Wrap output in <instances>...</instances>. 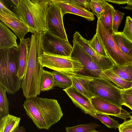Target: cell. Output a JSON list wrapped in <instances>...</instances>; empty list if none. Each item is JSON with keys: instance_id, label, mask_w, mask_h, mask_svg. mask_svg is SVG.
Instances as JSON below:
<instances>
[{"instance_id": "32", "label": "cell", "mask_w": 132, "mask_h": 132, "mask_svg": "<svg viewBox=\"0 0 132 132\" xmlns=\"http://www.w3.org/2000/svg\"><path fill=\"white\" fill-rule=\"evenodd\" d=\"M124 15V13L115 10L113 14L112 25V29L114 33L118 32V27Z\"/></svg>"}, {"instance_id": "9", "label": "cell", "mask_w": 132, "mask_h": 132, "mask_svg": "<svg viewBox=\"0 0 132 132\" xmlns=\"http://www.w3.org/2000/svg\"><path fill=\"white\" fill-rule=\"evenodd\" d=\"M72 43L73 49L71 56L77 58L83 66L84 69L94 77L106 80L118 87L106 76L102 69L79 44L73 39Z\"/></svg>"}, {"instance_id": "26", "label": "cell", "mask_w": 132, "mask_h": 132, "mask_svg": "<svg viewBox=\"0 0 132 132\" xmlns=\"http://www.w3.org/2000/svg\"><path fill=\"white\" fill-rule=\"evenodd\" d=\"M107 2L105 0H91L89 3V7L94 15L99 20Z\"/></svg>"}, {"instance_id": "31", "label": "cell", "mask_w": 132, "mask_h": 132, "mask_svg": "<svg viewBox=\"0 0 132 132\" xmlns=\"http://www.w3.org/2000/svg\"><path fill=\"white\" fill-rule=\"evenodd\" d=\"M121 92L124 105L129 108L132 111V87L127 89H121Z\"/></svg>"}, {"instance_id": "19", "label": "cell", "mask_w": 132, "mask_h": 132, "mask_svg": "<svg viewBox=\"0 0 132 132\" xmlns=\"http://www.w3.org/2000/svg\"><path fill=\"white\" fill-rule=\"evenodd\" d=\"M21 120L9 114L0 119V132H13L19 127Z\"/></svg>"}, {"instance_id": "39", "label": "cell", "mask_w": 132, "mask_h": 132, "mask_svg": "<svg viewBox=\"0 0 132 132\" xmlns=\"http://www.w3.org/2000/svg\"><path fill=\"white\" fill-rule=\"evenodd\" d=\"M121 7L124 9L131 10L132 11V0H129L126 6Z\"/></svg>"}, {"instance_id": "38", "label": "cell", "mask_w": 132, "mask_h": 132, "mask_svg": "<svg viewBox=\"0 0 132 132\" xmlns=\"http://www.w3.org/2000/svg\"><path fill=\"white\" fill-rule=\"evenodd\" d=\"M12 4L14 7L18 8L20 4L19 0H8Z\"/></svg>"}, {"instance_id": "35", "label": "cell", "mask_w": 132, "mask_h": 132, "mask_svg": "<svg viewBox=\"0 0 132 132\" xmlns=\"http://www.w3.org/2000/svg\"><path fill=\"white\" fill-rule=\"evenodd\" d=\"M64 2L71 3L83 7L90 11L89 3L90 0H62Z\"/></svg>"}, {"instance_id": "27", "label": "cell", "mask_w": 132, "mask_h": 132, "mask_svg": "<svg viewBox=\"0 0 132 132\" xmlns=\"http://www.w3.org/2000/svg\"><path fill=\"white\" fill-rule=\"evenodd\" d=\"M6 92V90L0 85V119L9 114V103Z\"/></svg>"}, {"instance_id": "30", "label": "cell", "mask_w": 132, "mask_h": 132, "mask_svg": "<svg viewBox=\"0 0 132 132\" xmlns=\"http://www.w3.org/2000/svg\"><path fill=\"white\" fill-rule=\"evenodd\" d=\"M97 119L108 127L116 129L120 125L118 121L111 118L108 115L96 112Z\"/></svg>"}, {"instance_id": "33", "label": "cell", "mask_w": 132, "mask_h": 132, "mask_svg": "<svg viewBox=\"0 0 132 132\" xmlns=\"http://www.w3.org/2000/svg\"><path fill=\"white\" fill-rule=\"evenodd\" d=\"M122 34L132 42V18L129 16H127L125 26Z\"/></svg>"}, {"instance_id": "22", "label": "cell", "mask_w": 132, "mask_h": 132, "mask_svg": "<svg viewBox=\"0 0 132 132\" xmlns=\"http://www.w3.org/2000/svg\"><path fill=\"white\" fill-rule=\"evenodd\" d=\"M115 10L113 6L107 2L99 20L101 23L108 30L112 29L113 15Z\"/></svg>"}, {"instance_id": "14", "label": "cell", "mask_w": 132, "mask_h": 132, "mask_svg": "<svg viewBox=\"0 0 132 132\" xmlns=\"http://www.w3.org/2000/svg\"><path fill=\"white\" fill-rule=\"evenodd\" d=\"M0 20L11 28L19 38L23 40L26 35L31 31L24 23L18 18L6 13H0Z\"/></svg>"}, {"instance_id": "29", "label": "cell", "mask_w": 132, "mask_h": 132, "mask_svg": "<svg viewBox=\"0 0 132 132\" xmlns=\"http://www.w3.org/2000/svg\"><path fill=\"white\" fill-rule=\"evenodd\" d=\"M100 126L98 124L95 123L80 125L71 127H67L66 132H91Z\"/></svg>"}, {"instance_id": "34", "label": "cell", "mask_w": 132, "mask_h": 132, "mask_svg": "<svg viewBox=\"0 0 132 132\" xmlns=\"http://www.w3.org/2000/svg\"><path fill=\"white\" fill-rule=\"evenodd\" d=\"M130 118L129 119L125 120L120 125L118 128L119 132H132V115Z\"/></svg>"}, {"instance_id": "20", "label": "cell", "mask_w": 132, "mask_h": 132, "mask_svg": "<svg viewBox=\"0 0 132 132\" xmlns=\"http://www.w3.org/2000/svg\"><path fill=\"white\" fill-rule=\"evenodd\" d=\"M112 36L121 50L126 54L132 56V42L121 32L117 33L113 32Z\"/></svg>"}, {"instance_id": "6", "label": "cell", "mask_w": 132, "mask_h": 132, "mask_svg": "<svg viewBox=\"0 0 132 132\" xmlns=\"http://www.w3.org/2000/svg\"><path fill=\"white\" fill-rule=\"evenodd\" d=\"M88 86L93 96L104 99L121 108L124 105L121 89L111 82L100 78L93 77Z\"/></svg>"}, {"instance_id": "21", "label": "cell", "mask_w": 132, "mask_h": 132, "mask_svg": "<svg viewBox=\"0 0 132 132\" xmlns=\"http://www.w3.org/2000/svg\"><path fill=\"white\" fill-rule=\"evenodd\" d=\"M50 72L54 78L55 87H58L65 89L72 86V79L64 73L55 71Z\"/></svg>"}, {"instance_id": "17", "label": "cell", "mask_w": 132, "mask_h": 132, "mask_svg": "<svg viewBox=\"0 0 132 132\" xmlns=\"http://www.w3.org/2000/svg\"><path fill=\"white\" fill-rule=\"evenodd\" d=\"M30 40L29 38L24 39L18 45V75L22 79L26 71Z\"/></svg>"}, {"instance_id": "11", "label": "cell", "mask_w": 132, "mask_h": 132, "mask_svg": "<svg viewBox=\"0 0 132 132\" xmlns=\"http://www.w3.org/2000/svg\"><path fill=\"white\" fill-rule=\"evenodd\" d=\"M96 112L114 116L125 120L130 118V113L110 102L97 96L90 99Z\"/></svg>"}, {"instance_id": "2", "label": "cell", "mask_w": 132, "mask_h": 132, "mask_svg": "<svg viewBox=\"0 0 132 132\" xmlns=\"http://www.w3.org/2000/svg\"><path fill=\"white\" fill-rule=\"evenodd\" d=\"M23 106L27 116L40 129L48 130L63 115L59 104L55 99L31 97L26 98Z\"/></svg>"}, {"instance_id": "10", "label": "cell", "mask_w": 132, "mask_h": 132, "mask_svg": "<svg viewBox=\"0 0 132 132\" xmlns=\"http://www.w3.org/2000/svg\"><path fill=\"white\" fill-rule=\"evenodd\" d=\"M43 44L45 52L59 55L71 56L73 47L68 40L56 37L47 30L43 32Z\"/></svg>"}, {"instance_id": "40", "label": "cell", "mask_w": 132, "mask_h": 132, "mask_svg": "<svg viewBox=\"0 0 132 132\" xmlns=\"http://www.w3.org/2000/svg\"><path fill=\"white\" fill-rule=\"evenodd\" d=\"M25 128L23 126L18 127L16 128L13 132H25Z\"/></svg>"}, {"instance_id": "8", "label": "cell", "mask_w": 132, "mask_h": 132, "mask_svg": "<svg viewBox=\"0 0 132 132\" xmlns=\"http://www.w3.org/2000/svg\"><path fill=\"white\" fill-rule=\"evenodd\" d=\"M61 8L53 0L49 3L46 13L47 31L52 35L68 40Z\"/></svg>"}, {"instance_id": "5", "label": "cell", "mask_w": 132, "mask_h": 132, "mask_svg": "<svg viewBox=\"0 0 132 132\" xmlns=\"http://www.w3.org/2000/svg\"><path fill=\"white\" fill-rule=\"evenodd\" d=\"M113 32L112 29H107L97 19L96 34L101 39L109 57L116 64L125 65L132 63V56L121 50L113 37Z\"/></svg>"}, {"instance_id": "7", "label": "cell", "mask_w": 132, "mask_h": 132, "mask_svg": "<svg viewBox=\"0 0 132 132\" xmlns=\"http://www.w3.org/2000/svg\"><path fill=\"white\" fill-rule=\"evenodd\" d=\"M43 67L62 73H77L81 71L84 67L76 58L56 55L44 52L42 58Z\"/></svg>"}, {"instance_id": "37", "label": "cell", "mask_w": 132, "mask_h": 132, "mask_svg": "<svg viewBox=\"0 0 132 132\" xmlns=\"http://www.w3.org/2000/svg\"><path fill=\"white\" fill-rule=\"evenodd\" d=\"M129 0H105L106 1H107L111 2V3L117 4L119 5L120 4H127L129 1Z\"/></svg>"}, {"instance_id": "41", "label": "cell", "mask_w": 132, "mask_h": 132, "mask_svg": "<svg viewBox=\"0 0 132 132\" xmlns=\"http://www.w3.org/2000/svg\"><path fill=\"white\" fill-rule=\"evenodd\" d=\"M91 132H99V131H96L95 130H93V131H92Z\"/></svg>"}, {"instance_id": "25", "label": "cell", "mask_w": 132, "mask_h": 132, "mask_svg": "<svg viewBox=\"0 0 132 132\" xmlns=\"http://www.w3.org/2000/svg\"><path fill=\"white\" fill-rule=\"evenodd\" d=\"M112 69L118 76L126 80L132 82V63L125 65L115 64Z\"/></svg>"}, {"instance_id": "24", "label": "cell", "mask_w": 132, "mask_h": 132, "mask_svg": "<svg viewBox=\"0 0 132 132\" xmlns=\"http://www.w3.org/2000/svg\"><path fill=\"white\" fill-rule=\"evenodd\" d=\"M55 87L53 77L50 72L43 70L40 85V92L49 91Z\"/></svg>"}, {"instance_id": "36", "label": "cell", "mask_w": 132, "mask_h": 132, "mask_svg": "<svg viewBox=\"0 0 132 132\" xmlns=\"http://www.w3.org/2000/svg\"><path fill=\"white\" fill-rule=\"evenodd\" d=\"M2 12H5L19 18L18 16L15 13L12 11L7 7L4 4L2 0H0V13Z\"/></svg>"}, {"instance_id": "3", "label": "cell", "mask_w": 132, "mask_h": 132, "mask_svg": "<svg viewBox=\"0 0 132 132\" xmlns=\"http://www.w3.org/2000/svg\"><path fill=\"white\" fill-rule=\"evenodd\" d=\"M51 0H19L18 8L13 10L22 21L36 34L47 30L46 13Z\"/></svg>"}, {"instance_id": "42", "label": "cell", "mask_w": 132, "mask_h": 132, "mask_svg": "<svg viewBox=\"0 0 132 132\" xmlns=\"http://www.w3.org/2000/svg\"><path fill=\"white\" fill-rule=\"evenodd\" d=\"M129 113H132V111H131V112H130Z\"/></svg>"}, {"instance_id": "15", "label": "cell", "mask_w": 132, "mask_h": 132, "mask_svg": "<svg viewBox=\"0 0 132 132\" xmlns=\"http://www.w3.org/2000/svg\"><path fill=\"white\" fill-rule=\"evenodd\" d=\"M53 0L61 8L63 16L66 14L69 13L82 17L89 21H93L95 19L92 12L84 8L63 2L62 0Z\"/></svg>"}, {"instance_id": "12", "label": "cell", "mask_w": 132, "mask_h": 132, "mask_svg": "<svg viewBox=\"0 0 132 132\" xmlns=\"http://www.w3.org/2000/svg\"><path fill=\"white\" fill-rule=\"evenodd\" d=\"M94 59L103 70L112 68L116 64L109 57L104 56L95 51L90 46L88 40L83 37L79 32L76 31L73 35V39Z\"/></svg>"}, {"instance_id": "13", "label": "cell", "mask_w": 132, "mask_h": 132, "mask_svg": "<svg viewBox=\"0 0 132 132\" xmlns=\"http://www.w3.org/2000/svg\"><path fill=\"white\" fill-rule=\"evenodd\" d=\"M74 104L82 112L97 119L96 112L92 104L90 99L79 91L72 84L70 87L63 89Z\"/></svg>"}, {"instance_id": "16", "label": "cell", "mask_w": 132, "mask_h": 132, "mask_svg": "<svg viewBox=\"0 0 132 132\" xmlns=\"http://www.w3.org/2000/svg\"><path fill=\"white\" fill-rule=\"evenodd\" d=\"M72 79V84L79 92L90 99L93 96L90 92L88 86L89 81L93 77L77 73H63Z\"/></svg>"}, {"instance_id": "28", "label": "cell", "mask_w": 132, "mask_h": 132, "mask_svg": "<svg viewBox=\"0 0 132 132\" xmlns=\"http://www.w3.org/2000/svg\"><path fill=\"white\" fill-rule=\"evenodd\" d=\"M88 42L90 46L97 52L104 56L109 57L101 39L96 34L88 40Z\"/></svg>"}, {"instance_id": "18", "label": "cell", "mask_w": 132, "mask_h": 132, "mask_svg": "<svg viewBox=\"0 0 132 132\" xmlns=\"http://www.w3.org/2000/svg\"><path fill=\"white\" fill-rule=\"evenodd\" d=\"M17 37L1 20L0 21V49L18 48Z\"/></svg>"}, {"instance_id": "23", "label": "cell", "mask_w": 132, "mask_h": 132, "mask_svg": "<svg viewBox=\"0 0 132 132\" xmlns=\"http://www.w3.org/2000/svg\"><path fill=\"white\" fill-rule=\"evenodd\" d=\"M104 74L121 89H126L132 87V82L126 80L116 74L112 68L103 71Z\"/></svg>"}, {"instance_id": "4", "label": "cell", "mask_w": 132, "mask_h": 132, "mask_svg": "<svg viewBox=\"0 0 132 132\" xmlns=\"http://www.w3.org/2000/svg\"><path fill=\"white\" fill-rule=\"evenodd\" d=\"M18 48L0 49V85L13 94L21 87L23 79L18 75Z\"/></svg>"}, {"instance_id": "1", "label": "cell", "mask_w": 132, "mask_h": 132, "mask_svg": "<svg viewBox=\"0 0 132 132\" xmlns=\"http://www.w3.org/2000/svg\"><path fill=\"white\" fill-rule=\"evenodd\" d=\"M43 32L33 34L30 38L27 66L21 85L26 98L37 96L40 92V78L43 67L41 63L45 51L43 44Z\"/></svg>"}]
</instances>
